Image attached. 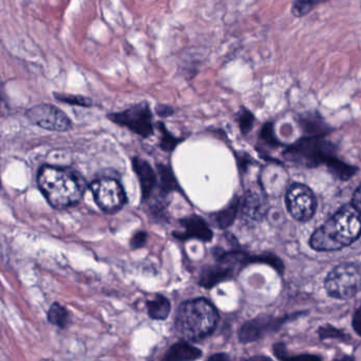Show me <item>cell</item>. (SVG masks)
<instances>
[{
  "label": "cell",
  "mask_w": 361,
  "mask_h": 361,
  "mask_svg": "<svg viewBox=\"0 0 361 361\" xmlns=\"http://www.w3.org/2000/svg\"><path fill=\"white\" fill-rule=\"evenodd\" d=\"M319 4L318 1H296L293 4L292 12L295 16L301 17L313 10L314 6Z\"/></svg>",
  "instance_id": "cell-26"
},
{
  "label": "cell",
  "mask_w": 361,
  "mask_h": 361,
  "mask_svg": "<svg viewBox=\"0 0 361 361\" xmlns=\"http://www.w3.org/2000/svg\"><path fill=\"white\" fill-rule=\"evenodd\" d=\"M109 118L116 124L128 127L133 133L144 138L149 137L154 131L152 112L147 103L137 104L124 112L109 114Z\"/></svg>",
  "instance_id": "cell-8"
},
{
  "label": "cell",
  "mask_w": 361,
  "mask_h": 361,
  "mask_svg": "<svg viewBox=\"0 0 361 361\" xmlns=\"http://www.w3.org/2000/svg\"><path fill=\"white\" fill-rule=\"evenodd\" d=\"M286 361H322V358L318 357V356L309 355V354H305V355H299V356H296V357H290Z\"/></svg>",
  "instance_id": "cell-31"
},
{
  "label": "cell",
  "mask_w": 361,
  "mask_h": 361,
  "mask_svg": "<svg viewBox=\"0 0 361 361\" xmlns=\"http://www.w3.org/2000/svg\"><path fill=\"white\" fill-rule=\"evenodd\" d=\"M202 356L201 350L189 343H176L165 354L162 361H195Z\"/></svg>",
  "instance_id": "cell-15"
},
{
  "label": "cell",
  "mask_w": 361,
  "mask_h": 361,
  "mask_svg": "<svg viewBox=\"0 0 361 361\" xmlns=\"http://www.w3.org/2000/svg\"><path fill=\"white\" fill-rule=\"evenodd\" d=\"M159 126H160L159 129H160L161 134H162V141H161L160 144L161 148L164 150H167V152H171V150H175L180 140L171 136V134L167 131V129H165V125L159 123Z\"/></svg>",
  "instance_id": "cell-24"
},
{
  "label": "cell",
  "mask_w": 361,
  "mask_h": 361,
  "mask_svg": "<svg viewBox=\"0 0 361 361\" xmlns=\"http://www.w3.org/2000/svg\"><path fill=\"white\" fill-rule=\"evenodd\" d=\"M242 361H273L271 358L265 357V356H255V357L250 358V360Z\"/></svg>",
  "instance_id": "cell-34"
},
{
  "label": "cell",
  "mask_w": 361,
  "mask_h": 361,
  "mask_svg": "<svg viewBox=\"0 0 361 361\" xmlns=\"http://www.w3.org/2000/svg\"><path fill=\"white\" fill-rule=\"evenodd\" d=\"M159 175H160L161 190L162 192L169 193L178 190L177 180L173 176V172L166 165H158Z\"/></svg>",
  "instance_id": "cell-20"
},
{
  "label": "cell",
  "mask_w": 361,
  "mask_h": 361,
  "mask_svg": "<svg viewBox=\"0 0 361 361\" xmlns=\"http://www.w3.org/2000/svg\"><path fill=\"white\" fill-rule=\"evenodd\" d=\"M240 210V201H235L231 203L228 207L225 208L222 211L219 212L216 215V222L220 228H227L233 224Z\"/></svg>",
  "instance_id": "cell-19"
},
{
  "label": "cell",
  "mask_w": 361,
  "mask_h": 361,
  "mask_svg": "<svg viewBox=\"0 0 361 361\" xmlns=\"http://www.w3.org/2000/svg\"><path fill=\"white\" fill-rule=\"evenodd\" d=\"M319 337L322 339H337V341H350V337L347 334L332 326H326L320 328Z\"/></svg>",
  "instance_id": "cell-22"
},
{
  "label": "cell",
  "mask_w": 361,
  "mask_h": 361,
  "mask_svg": "<svg viewBox=\"0 0 361 361\" xmlns=\"http://www.w3.org/2000/svg\"><path fill=\"white\" fill-rule=\"evenodd\" d=\"M171 302L164 296L158 295L154 300L148 301V315L154 320H165L171 314Z\"/></svg>",
  "instance_id": "cell-16"
},
{
  "label": "cell",
  "mask_w": 361,
  "mask_h": 361,
  "mask_svg": "<svg viewBox=\"0 0 361 361\" xmlns=\"http://www.w3.org/2000/svg\"><path fill=\"white\" fill-rule=\"evenodd\" d=\"M218 322V313L205 299L187 301L176 316V331L185 341H200L212 334Z\"/></svg>",
  "instance_id": "cell-3"
},
{
  "label": "cell",
  "mask_w": 361,
  "mask_h": 361,
  "mask_svg": "<svg viewBox=\"0 0 361 361\" xmlns=\"http://www.w3.org/2000/svg\"><path fill=\"white\" fill-rule=\"evenodd\" d=\"M261 137L267 143L269 146H278L277 139L274 137L273 125L267 124L263 127L262 133H261Z\"/></svg>",
  "instance_id": "cell-28"
},
{
  "label": "cell",
  "mask_w": 361,
  "mask_h": 361,
  "mask_svg": "<svg viewBox=\"0 0 361 361\" xmlns=\"http://www.w3.org/2000/svg\"><path fill=\"white\" fill-rule=\"evenodd\" d=\"M37 184L47 201L57 210L78 205L86 189L76 172L55 165H44L39 170Z\"/></svg>",
  "instance_id": "cell-1"
},
{
  "label": "cell",
  "mask_w": 361,
  "mask_h": 361,
  "mask_svg": "<svg viewBox=\"0 0 361 361\" xmlns=\"http://www.w3.org/2000/svg\"><path fill=\"white\" fill-rule=\"evenodd\" d=\"M326 167H328L329 171H330L335 177L343 180L350 179V178L356 173V171H357L356 167L343 162L338 157H334V158L326 165Z\"/></svg>",
  "instance_id": "cell-18"
},
{
  "label": "cell",
  "mask_w": 361,
  "mask_h": 361,
  "mask_svg": "<svg viewBox=\"0 0 361 361\" xmlns=\"http://www.w3.org/2000/svg\"><path fill=\"white\" fill-rule=\"evenodd\" d=\"M360 235V214L353 206H345L313 233L310 245L316 251H335L351 245Z\"/></svg>",
  "instance_id": "cell-2"
},
{
  "label": "cell",
  "mask_w": 361,
  "mask_h": 361,
  "mask_svg": "<svg viewBox=\"0 0 361 361\" xmlns=\"http://www.w3.org/2000/svg\"><path fill=\"white\" fill-rule=\"evenodd\" d=\"M133 171L139 178L142 194L144 199H149L157 186V176L154 169L147 161L141 158H135L133 161Z\"/></svg>",
  "instance_id": "cell-12"
},
{
  "label": "cell",
  "mask_w": 361,
  "mask_h": 361,
  "mask_svg": "<svg viewBox=\"0 0 361 361\" xmlns=\"http://www.w3.org/2000/svg\"><path fill=\"white\" fill-rule=\"evenodd\" d=\"M184 231L183 232H175L177 239H197L203 242H209L212 239V231L210 230L205 220L200 216L192 215L180 220Z\"/></svg>",
  "instance_id": "cell-11"
},
{
  "label": "cell",
  "mask_w": 361,
  "mask_h": 361,
  "mask_svg": "<svg viewBox=\"0 0 361 361\" xmlns=\"http://www.w3.org/2000/svg\"><path fill=\"white\" fill-rule=\"evenodd\" d=\"M235 268L220 262L216 266L206 267L200 277V284L204 288H212L220 282L226 281L233 277Z\"/></svg>",
  "instance_id": "cell-14"
},
{
  "label": "cell",
  "mask_w": 361,
  "mask_h": 361,
  "mask_svg": "<svg viewBox=\"0 0 361 361\" xmlns=\"http://www.w3.org/2000/svg\"><path fill=\"white\" fill-rule=\"evenodd\" d=\"M27 120L36 126L52 131H67L72 122L65 112L51 104L33 106L25 112Z\"/></svg>",
  "instance_id": "cell-9"
},
{
  "label": "cell",
  "mask_w": 361,
  "mask_h": 361,
  "mask_svg": "<svg viewBox=\"0 0 361 361\" xmlns=\"http://www.w3.org/2000/svg\"><path fill=\"white\" fill-rule=\"evenodd\" d=\"M254 116L248 110H243L239 114V124L244 134L247 133L252 126Z\"/></svg>",
  "instance_id": "cell-27"
},
{
  "label": "cell",
  "mask_w": 361,
  "mask_h": 361,
  "mask_svg": "<svg viewBox=\"0 0 361 361\" xmlns=\"http://www.w3.org/2000/svg\"><path fill=\"white\" fill-rule=\"evenodd\" d=\"M91 192L97 205L106 213H116L126 203V194L118 180L99 178L91 184Z\"/></svg>",
  "instance_id": "cell-6"
},
{
  "label": "cell",
  "mask_w": 361,
  "mask_h": 361,
  "mask_svg": "<svg viewBox=\"0 0 361 361\" xmlns=\"http://www.w3.org/2000/svg\"><path fill=\"white\" fill-rule=\"evenodd\" d=\"M55 99L59 101L63 102V103L73 104V105L80 106H91L92 101L88 97H80V95H55Z\"/></svg>",
  "instance_id": "cell-25"
},
{
  "label": "cell",
  "mask_w": 361,
  "mask_h": 361,
  "mask_svg": "<svg viewBox=\"0 0 361 361\" xmlns=\"http://www.w3.org/2000/svg\"><path fill=\"white\" fill-rule=\"evenodd\" d=\"M288 318H274L271 316H261L243 324L239 331L241 343H254L264 337L269 333L275 332L281 328Z\"/></svg>",
  "instance_id": "cell-10"
},
{
  "label": "cell",
  "mask_w": 361,
  "mask_h": 361,
  "mask_svg": "<svg viewBox=\"0 0 361 361\" xmlns=\"http://www.w3.org/2000/svg\"><path fill=\"white\" fill-rule=\"evenodd\" d=\"M284 157L290 162L315 167L328 165L335 156V148L322 137H307L286 148Z\"/></svg>",
  "instance_id": "cell-4"
},
{
  "label": "cell",
  "mask_w": 361,
  "mask_h": 361,
  "mask_svg": "<svg viewBox=\"0 0 361 361\" xmlns=\"http://www.w3.org/2000/svg\"><path fill=\"white\" fill-rule=\"evenodd\" d=\"M353 328L355 332L361 337V307L354 314Z\"/></svg>",
  "instance_id": "cell-30"
},
{
  "label": "cell",
  "mask_w": 361,
  "mask_h": 361,
  "mask_svg": "<svg viewBox=\"0 0 361 361\" xmlns=\"http://www.w3.org/2000/svg\"><path fill=\"white\" fill-rule=\"evenodd\" d=\"M305 131L311 134L310 137H322L328 131V127L322 122L319 118H305L301 120Z\"/></svg>",
  "instance_id": "cell-21"
},
{
  "label": "cell",
  "mask_w": 361,
  "mask_h": 361,
  "mask_svg": "<svg viewBox=\"0 0 361 361\" xmlns=\"http://www.w3.org/2000/svg\"><path fill=\"white\" fill-rule=\"evenodd\" d=\"M208 361H231V360L225 354H216L212 356Z\"/></svg>",
  "instance_id": "cell-33"
},
{
  "label": "cell",
  "mask_w": 361,
  "mask_h": 361,
  "mask_svg": "<svg viewBox=\"0 0 361 361\" xmlns=\"http://www.w3.org/2000/svg\"><path fill=\"white\" fill-rule=\"evenodd\" d=\"M247 263H267L277 269L279 273L283 271V263L279 260V258L271 256V254H265L262 256H248Z\"/></svg>",
  "instance_id": "cell-23"
},
{
  "label": "cell",
  "mask_w": 361,
  "mask_h": 361,
  "mask_svg": "<svg viewBox=\"0 0 361 361\" xmlns=\"http://www.w3.org/2000/svg\"><path fill=\"white\" fill-rule=\"evenodd\" d=\"M38 361H54V360H48V358H44V360H38Z\"/></svg>",
  "instance_id": "cell-36"
},
{
  "label": "cell",
  "mask_w": 361,
  "mask_h": 361,
  "mask_svg": "<svg viewBox=\"0 0 361 361\" xmlns=\"http://www.w3.org/2000/svg\"><path fill=\"white\" fill-rule=\"evenodd\" d=\"M324 288L331 298H353L361 290V264L347 262L337 265L326 276Z\"/></svg>",
  "instance_id": "cell-5"
},
{
  "label": "cell",
  "mask_w": 361,
  "mask_h": 361,
  "mask_svg": "<svg viewBox=\"0 0 361 361\" xmlns=\"http://www.w3.org/2000/svg\"><path fill=\"white\" fill-rule=\"evenodd\" d=\"M146 242H147V233L140 231V232L135 233L133 239H131V248H133V249L142 248L145 245Z\"/></svg>",
  "instance_id": "cell-29"
},
{
  "label": "cell",
  "mask_w": 361,
  "mask_h": 361,
  "mask_svg": "<svg viewBox=\"0 0 361 361\" xmlns=\"http://www.w3.org/2000/svg\"><path fill=\"white\" fill-rule=\"evenodd\" d=\"M4 106H6V101H4V95H2L1 90H0V112H1Z\"/></svg>",
  "instance_id": "cell-35"
},
{
  "label": "cell",
  "mask_w": 361,
  "mask_h": 361,
  "mask_svg": "<svg viewBox=\"0 0 361 361\" xmlns=\"http://www.w3.org/2000/svg\"><path fill=\"white\" fill-rule=\"evenodd\" d=\"M353 206L356 210H357L358 213L361 215V184L360 188L356 190V192L354 193L353 196Z\"/></svg>",
  "instance_id": "cell-32"
},
{
  "label": "cell",
  "mask_w": 361,
  "mask_h": 361,
  "mask_svg": "<svg viewBox=\"0 0 361 361\" xmlns=\"http://www.w3.org/2000/svg\"><path fill=\"white\" fill-rule=\"evenodd\" d=\"M286 203L290 215L299 222L311 220L317 208L313 191L302 184H294L288 188Z\"/></svg>",
  "instance_id": "cell-7"
},
{
  "label": "cell",
  "mask_w": 361,
  "mask_h": 361,
  "mask_svg": "<svg viewBox=\"0 0 361 361\" xmlns=\"http://www.w3.org/2000/svg\"><path fill=\"white\" fill-rule=\"evenodd\" d=\"M240 208L246 218L250 220H260L267 212V201L258 191L247 193L243 201H240Z\"/></svg>",
  "instance_id": "cell-13"
},
{
  "label": "cell",
  "mask_w": 361,
  "mask_h": 361,
  "mask_svg": "<svg viewBox=\"0 0 361 361\" xmlns=\"http://www.w3.org/2000/svg\"><path fill=\"white\" fill-rule=\"evenodd\" d=\"M48 321L59 329H66L70 324V314L68 309L59 302L53 303L47 314Z\"/></svg>",
  "instance_id": "cell-17"
}]
</instances>
